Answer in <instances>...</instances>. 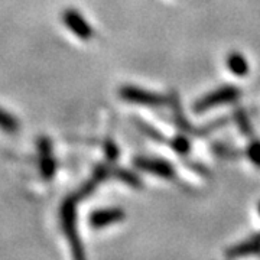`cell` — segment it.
Listing matches in <instances>:
<instances>
[{"label": "cell", "instance_id": "obj_5", "mask_svg": "<svg viewBox=\"0 0 260 260\" xmlns=\"http://www.w3.org/2000/svg\"><path fill=\"white\" fill-rule=\"evenodd\" d=\"M133 167L140 171L149 172L152 175L172 179L175 178V168L171 162L160 158H149V156H136L133 158Z\"/></svg>", "mask_w": 260, "mask_h": 260}, {"label": "cell", "instance_id": "obj_3", "mask_svg": "<svg viewBox=\"0 0 260 260\" xmlns=\"http://www.w3.org/2000/svg\"><path fill=\"white\" fill-rule=\"evenodd\" d=\"M240 90L232 85V84H227V85H221L220 88L214 90L211 93H208L204 97L198 99L194 103L192 109L194 113L197 114H201V113L208 112L210 109H213L215 106H220V104H227V103L236 102L239 97H240Z\"/></svg>", "mask_w": 260, "mask_h": 260}, {"label": "cell", "instance_id": "obj_17", "mask_svg": "<svg viewBox=\"0 0 260 260\" xmlns=\"http://www.w3.org/2000/svg\"><path fill=\"white\" fill-rule=\"evenodd\" d=\"M246 153H247V158L250 159V162L253 165H256L260 168V140L251 138L247 149H246Z\"/></svg>", "mask_w": 260, "mask_h": 260}, {"label": "cell", "instance_id": "obj_14", "mask_svg": "<svg viewBox=\"0 0 260 260\" xmlns=\"http://www.w3.org/2000/svg\"><path fill=\"white\" fill-rule=\"evenodd\" d=\"M168 146H171V148L174 149L178 155L186 156L189 153V150H191V142L188 139V136L184 133V135H177V136L171 138Z\"/></svg>", "mask_w": 260, "mask_h": 260}, {"label": "cell", "instance_id": "obj_16", "mask_svg": "<svg viewBox=\"0 0 260 260\" xmlns=\"http://www.w3.org/2000/svg\"><path fill=\"white\" fill-rule=\"evenodd\" d=\"M0 129L6 130L9 133H15L16 130H19V121L12 114L2 109H0Z\"/></svg>", "mask_w": 260, "mask_h": 260}, {"label": "cell", "instance_id": "obj_9", "mask_svg": "<svg viewBox=\"0 0 260 260\" xmlns=\"http://www.w3.org/2000/svg\"><path fill=\"white\" fill-rule=\"evenodd\" d=\"M249 254H260V234L253 236L249 240L234 244L232 247H229L224 251L225 257H243V256H249Z\"/></svg>", "mask_w": 260, "mask_h": 260}, {"label": "cell", "instance_id": "obj_2", "mask_svg": "<svg viewBox=\"0 0 260 260\" xmlns=\"http://www.w3.org/2000/svg\"><path fill=\"white\" fill-rule=\"evenodd\" d=\"M169 104H171V109H172V113H174V121L178 126V129L181 130L182 133L185 135H191V136H197V138H205L208 136L210 133H213L214 130L221 129L224 124H227L229 120L227 119H218V120H214L211 123H207L203 127H195L192 126L189 121L186 120L185 114L182 112V107H181V102H179V95L177 94V91H171L169 95Z\"/></svg>", "mask_w": 260, "mask_h": 260}, {"label": "cell", "instance_id": "obj_4", "mask_svg": "<svg viewBox=\"0 0 260 260\" xmlns=\"http://www.w3.org/2000/svg\"><path fill=\"white\" fill-rule=\"evenodd\" d=\"M119 95L124 102L139 104V106H149V107H160L169 103L168 95L143 90L136 85H123L119 90Z\"/></svg>", "mask_w": 260, "mask_h": 260}, {"label": "cell", "instance_id": "obj_18", "mask_svg": "<svg viewBox=\"0 0 260 260\" xmlns=\"http://www.w3.org/2000/svg\"><path fill=\"white\" fill-rule=\"evenodd\" d=\"M104 155L109 164H114L119 159V148L112 139H107L104 142Z\"/></svg>", "mask_w": 260, "mask_h": 260}, {"label": "cell", "instance_id": "obj_11", "mask_svg": "<svg viewBox=\"0 0 260 260\" xmlns=\"http://www.w3.org/2000/svg\"><path fill=\"white\" fill-rule=\"evenodd\" d=\"M112 175L117 178L121 182H124L126 185L133 186V188H142L143 186V182H142L139 175L136 172L130 171V169H126V168H112Z\"/></svg>", "mask_w": 260, "mask_h": 260}, {"label": "cell", "instance_id": "obj_19", "mask_svg": "<svg viewBox=\"0 0 260 260\" xmlns=\"http://www.w3.org/2000/svg\"><path fill=\"white\" fill-rule=\"evenodd\" d=\"M257 210H259V214H260V203H259V207H257Z\"/></svg>", "mask_w": 260, "mask_h": 260}, {"label": "cell", "instance_id": "obj_6", "mask_svg": "<svg viewBox=\"0 0 260 260\" xmlns=\"http://www.w3.org/2000/svg\"><path fill=\"white\" fill-rule=\"evenodd\" d=\"M62 22L75 37L83 41H90L94 37L93 26L83 18V15L75 9H67L62 13Z\"/></svg>", "mask_w": 260, "mask_h": 260}, {"label": "cell", "instance_id": "obj_8", "mask_svg": "<svg viewBox=\"0 0 260 260\" xmlns=\"http://www.w3.org/2000/svg\"><path fill=\"white\" fill-rule=\"evenodd\" d=\"M126 217L124 211L117 207L112 208H103V210H95L90 215V224L93 229H104L107 225L114 223L123 221Z\"/></svg>", "mask_w": 260, "mask_h": 260}, {"label": "cell", "instance_id": "obj_12", "mask_svg": "<svg viewBox=\"0 0 260 260\" xmlns=\"http://www.w3.org/2000/svg\"><path fill=\"white\" fill-rule=\"evenodd\" d=\"M233 117H234V121H236V124H237V127H239V130H240V133H242L243 136L247 138V139H251L254 132H253V126H251L249 114L246 113V110L242 109V107L234 109Z\"/></svg>", "mask_w": 260, "mask_h": 260}, {"label": "cell", "instance_id": "obj_13", "mask_svg": "<svg viewBox=\"0 0 260 260\" xmlns=\"http://www.w3.org/2000/svg\"><path fill=\"white\" fill-rule=\"evenodd\" d=\"M133 121H135V124H136V127L145 135V136H148L149 139L155 140V142H158V143H169V139H168L167 136L162 133V132H159L158 129H155L152 124H149V123H146V121H143L142 119H139V117H135L133 119Z\"/></svg>", "mask_w": 260, "mask_h": 260}, {"label": "cell", "instance_id": "obj_7", "mask_svg": "<svg viewBox=\"0 0 260 260\" xmlns=\"http://www.w3.org/2000/svg\"><path fill=\"white\" fill-rule=\"evenodd\" d=\"M38 146L41 152V174L44 179L49 181L51 178H54L56 171V160L52 152V143L48 138L44 136L38 140Z\"/></svg>", "mask_w": 260, "mask_h": 260}, {"label": "cell", "instance_id": "obj_15", "mask_svg": "<svg viewBox=\"0 0 260 260\" xmlns=\"http://www.w3.org/2000/svg\"><path fill=\"white\" fill-rule=\"evenodd\" d=\"M211 149H213L214 153H215L217 156H220V158L236 159V158H239V155H240V150L232 148L230 145H224V143H220V142L214 143L213 146H211Z\"/></svg>", "mask_w": 260, "mask_h": 260}, {"label": "cell", "instance_id": "obj_10", "mask_svg": "<svg viewBox=\"0 0 260 260\" xmlns=\"http://www.w3.org/2000/svg\"><path fill=\"white\" fill-rule=\"evenodd\" d=\"M227 67L233 74L237 75V77H244L250 70L247 59L240 52H236V51L227 56Z\"/></svg>", "mask_w": 260, "mask_h": 260}, {"label": "cell", "instance_id": "obj_1", "mask_svg": "<svg viewBox=\"0 0 260 260\" xmlns=\"http://www.w3.org/2000/svg\"><path fill=\"white\" fill-rule=\"evenodd\" d=\"M80 200L71 194L64 200L61 205V223H62V230L68 239V243L71 246L73 256L75 259H84L85 253L83 249V243L80 240V236L77 232V204Z\"/></svg>", "mask_w": 260, "mask_h": 260}]
</instances>
